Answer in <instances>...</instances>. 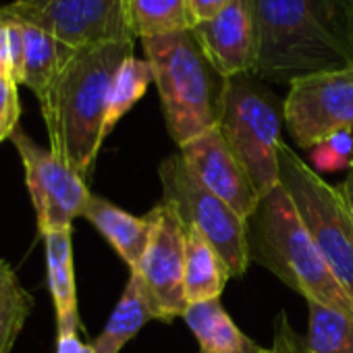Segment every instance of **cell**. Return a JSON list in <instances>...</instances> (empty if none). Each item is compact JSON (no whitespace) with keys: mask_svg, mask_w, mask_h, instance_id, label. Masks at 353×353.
Masks as SVG:
<instances>
[{"mask_svg":"<svg viewBox=\"0 0 353 353\" xmlns=\"http://www.w3.org/2000/svg\"><path fill=\"white\" fill-rule=\"evenodd\" d=\"M7 23V50H9V69L11 77L21 83L23 77V59H26V42H23V28L19 21L3 19Z\"/></svg>","mask_w":353,"mask_h":353,"instance_id":"4316f807","label":"cell"},{"mask_svg":"<svg viewBox=\"0 0 353 353\" xmlns=\"http://www.w3.org/2000/svg\"><path fill=\"white\" fill-rule=\"evenodd\" d=\"M192 34L223 79L254 73L258 40L250 0H233L212 19L198 21Z\"/></svg>","mask_w":353,"mask_h":353,"instance_id":"4fadbf2b","label":"cell"},{"mask_svg":"<svg viewBox=\"0 0 353 353\" xmlns=\"http://www.w3.org/2000/svg\"><path fill=\"white\" fill-rule=\"evenodd\" d=\"M0 77H11L9 50H7V23L0 19Z\"/></svg>","mask_w":353,"mask_h":353,"instance_id":"f546056e","label":"cell"},{"mask_svg":"<svg viewBox=\"0 0 353 353\" xmlns=\"http://www.w3.org/2000/svg\"><path fill=\"white\" fill-rule=\"evenodd\" d=\"M283 110L291 137L303 150L336 131L353 129V65L295 79Z\"/></svg>","mask_w":353,"mask_h":353,"instance_id":"30bf717a","label":"cell"},{"mask_svg":"<svg viewBox=\"0 0 353 353\" xmlns=\"http://www.w3.org/2000/svg\"><path fill=\"white\" fill-rule=\"evenodd\" d=\"M310 328L305 353H353V318L328 305L307 301Z\"/></svg>","mask_w":353,"mask_h":353,"instance_id":"7402d4cb","label":"cell"},{"mask_svg":"<svg viewBox=\"0 0 353 353\" xmlns=\"http://www.w3.org/2000/svg\"><path fill=\"white\" fill-rule=\"evenodd\" d=\"M158 174L164 200L174 202L185 223L200 229L212 241L227 262L231 276H241L250 264L248 221L196 179L181 154L168 156L160 164Z\"/></svg>","mask_w":353,"mask_h":353,"instance_id":"52a82bcc","label":"cell"},{"mask_svg":"<svg viewBox=\"0 0 353 353\" xmlns=\"http://www.w3.org/2000/svg\"><path fill=\"white\" fill-rule=\"evenodd\" d=\"M83 219L98 229V233L114 248V252L131 270L139 266L154 225L150 212L145 216H135L114 206L112 202L92 194L83 210Z\"/></svg>","mask_w":353,"mask_h":353,"instance_id":"5bb4252c","label":"cell"},{"mask_svg":"<svg viewBox=\"0 0 353 353\" xmlns=\"http://www.w3.org/2000/svg\"><path fill=\"white\" fill-rule=\"evenodd\" d=\"M260 81L295 79L353 65V0H250Z\"/></svg>","mask_w":353,"mask_h":353,"instance_id":"6da1fadb","label":"cell"},{"mask_svg":"<svg viewBox=\"0 0 353 353\" xmlns=\"http://www.w3.org/2000/svg\"><path fill=\"white\" fill-rule=\"evenodd\" d=\"M250 260L262 264L305 297L353 318V299L336 281L283 185L260 198L248 219Z\"/></svg>","mask_w":353,"mask_h":353,"instance_id":"3957f363","label":"cell"},{"mask_svg":"<svg viewBox=\"0 0 353 353\" xmlns=\"http://www.w3.org/2000/svg\"><path fill=\"white\" fill-rule=\"evenodd\" d=\"M11 141L23 162L26 185L34 202L40 235L44 237L52 231L71 229L73 221L83 216L92 198L85 176L59 158L50 148L36 143L21 127L11 135Z\"/></svg>","mask_w":353,"mask_h":353,"instance_id":"9c48e42d","label":"cell"},{"mask_svg":"<svg viewBox=\"0 0 353 353\" xmlns=\"http://www.w3.org/2000/svg\"><path fill=\"white\" fill-rule=\"evenodd\" d=\"M158 320L154 301L143 285L137 270H131L129 281L119 297L106 326L94 339L92 347L96 353H121L123 347L150 322Z\"/></svg>","mask_w":353,"mask_h":353,"instance_id":"e0dca14e","label":"cell"},{"mask_svg":"<svg viewBox=\"0 0 353 353\" xmlns=\"http://www.w3.org/2000/svg\"><path fill=\"white\" fill-rule=\"evenodd\" d=\"M339 190L343 192V196H345V200H347V204L351 208V214H353V162L349 166V172L345 176V181L339 185Z\"/></svg>","mask_w":353,"mask_h":353,"instance_id":"4dcf8cb0","label":"cell"},{"mask_svg":"<svg viewBox=\"0 0 353 353\" xmlns=\"http://www.w3.org/2000/svg\"><path fill=\"white\" fill-rule=\"evenodd\" d=\"M233 0H190V7L194 11L196 21H206L219 15L227 5H231Z\"/></svg>","mask_w":353,"mask_h":353,"instance_id":"f1b7e54d","label":"cell"},{"mask_svg":"<svg viewBox=\"0 0 353 353\" xmlns=\"http://www.w3.org/2000/svg\"><path fill=\"white\" fill-rule=\"evenodd\" d=\"M272 353H305V336L297 334L287 314L281 312L274 320V343Z\"/></svg>","mask_w":353,"mask_h":353,"instance_id":"484cf974","label":"cell"},{"mask_svg":"<svg viewBox=\"0 0 353 353\" xmlns=\"http://www.w3.org/2000/svg\"><path fill=\"white\" fill-rule=\"evenodd\" d=\"M17 81L13 77H0V143L5 139H11V135L19 127V94H17Z\"/></svg>","mask_w":353,"mask_h":353,"instance_id":"cb8c5ba5","label":"cell"},{"mask_svg":"<svg viewBox=\"0 0 353 353\" xmlns=\"http://www.w3.org/2000/svg\"><path fill=\"white\" fill-rule=\"evenodd\" d=\"M283 102L256 75L229 77L219 100L216 127L237 156L260 198L281 185V123Z\"/></svg>","mask_w":353,"mask_h":353,"instance_id":"5b68a950","label":"cell"},{"mask_svg":"<svg viewBox=\"0 0 353 353\" xmlns=\"http://www.w3.org/2000/svg\"><path fill=\"white\" fill-rule=\"evenodd\" d=\"M54 353H96L92 343H83L77 332H57V351Z\"/></svg>","mask_w":353,"mask_h":353,"instance_id":"83f0119b","label":"cell"},{"mask_svg":"<svg viewBox=\"0 0 353 353\" xmlns=\"http://www.w3.org/2000/svg\"><path fill=\"white\" fill-rule=\"evenodd\" d=\"M181 158L196 179L227 202L243 221L254 214L260 196L216 125L183 143Z\"/></svg>","mask_w":353,"mask_h":353,"instance_id":"7c38bea8","label":"cell"},{"mask_svg":"<svg viewBox=\"0 0 353 353\" xmlns=\"http://www.w3.org/2000/svg\"><path fill=\"white\" fill-rule=\"evenodd\" d=\"M125 19L133 40L192 32L198 23L190 0H125Z\"/></svg>","mask_w":353,"mask_h":353,"instance_id":"d6986e66","label":"cell"},{"mask_svg":"<svg viewBox=\"0 0 353 353\" xmlns=\"http://www.w3.org/2000/svg\"><path fill=\"white\" fill-rule=\"evenodd\" d=\"M46 272L48 289L57 314V332H77L79 310H77V289L73 270V243L71 229H61L46 233Z\"/></svg>","mask_w":353,"mask_h":353,"instance_id":"2e32d148","label":"cell"},{"mask_svg":"<svg viewBox=\"0 0 353 353\" xmlns=\"http://www.w3.org/2000/svg\"><path fill=\"white\" fill-rule=\"evenodd\" d=\"M34 299H28L0 316V353H11L26 320L30 318Z\"/></svg>","mask_w":353,"mask_h":353,"instance_id":"d4e9b609","label":"cell"},{"mask_svg":"<svg viewBox=\"0 0 353 353\" xmlns=\"http://www.w3.org/2000/svg\"><path fill=\"white\" fill-rule=\"evenodd\" d=\"M154 81L152 67L145 59H137L135 54L127 57L114 73L110 94H108V108L104 121V137L112 133L117 123L143 98L148 85Z\"/></svg>","mask_w":353,"mask_h":353,"instance_id":"44dd1931","label":"cell"},{"mask_svg":"<svg viewBox=\"0 0 353 353\" xmlns=\"http://www.w3.org/2000/svg\"><path fill=\"white\" fill-rule=\"evenodd\" d=\"M152 235L145 254L135 268L154 301L160 322L183 318L185 299V252L188 223L174 202L162 200L152 212Z\"/></svg>","mask_w":353,"mask_h":353,"instance_id":"8fae6325","label":"cell"},{"mask_svg":"<svg viewBox=\"0 0 353 353\" xmlns=\"http://www.w3.org/2000/svg\"><path fill=\"white\" fill-rule=\"evenodd\" d=\"M279 166L281 185L291 196L301 223L353 299V214L343 192L324 181L285 141L279 148Z\"/></svg>","mask_w":353,"mask_h":353,"instance_id":"8992f818","label":"cell"},{"mask_svg":"<svg viewBox=\"0 0 353 353\" xmlns=\"http://www.w3.org/2000/svg\"><path fill=\"white\" fill-rule=\"evenodd\" d=\"M183 320L198 341V353H272L233 322L221 299L188 305Z\"/></svg>","mask_w":353,"mask_h":353,"instance_id":"9a60e30c","label":"cell"},{"mask_svg":"<svg viewBox=\"0 0 353 353\" xmlns=\"http://www.w3.org/2000/svg\"><path fill=\"white\" fill-rule=\"evenodd\" d=\"M135 40L73 48L48 92L38 100L50 150L85 179L104 143L108 94L121 63L133 54Z\"/></svg>","mask_w":353,"mask_h":353,"instance_id":"7a4b0ae2","label":"cell"},{"mask_svg":"<svg viewBox=\"0 0 353 353\" xmlns=\"http://www.w3.org/2000/svg\"><path fill=\"white\" fill-rule=\"evenodd\" d=\"M231 270L212 241L194 225H188V252H185V299L200 303L221 299Z\"/></svg>","mask_w":353,"mask_h":353,"instance_id":"ac0fdd59","label":"cell"},{"mask_svg":"<svg viewBox=\"0 0 353 353\" xmlns=\"http://www.w3.org/2000/svg\"><path fill=\"white\" fill-rule=\"evenodd\" d=\"M0 19L40 28L69 48L133 40L125 0H15L0 7Z\"/></svg>","mask_w":353,"mask_h":353,"instance_id":"ba28073f","label":"cell"},{"mask_svg":"<svg viewBox=\"0 0 353 353\" xmlns=\"http://www.w3.org/2000/svg\"><path fill=\"white\" fill-rule=\"evenodd\" d=\"M141 44L160 94L166 129L181 148L216 125L225 79L208 63L192 32L143 38Z\"/></svg>","mask_w":353,"mask_h":353,"instance_id":"277c9868","label":"cell"},{"mask_svg":"<svg viewBox=\"0 0 353 353\" xmlns=\"http://www.w3.org/2000/svg\"><path fill=\"white\" fill-rule=\"evenodd\" d=\"M310 162L314 164L316 172H334V170H349L353 162V129L336 131L316 143L310 150Z\"/></svg>","mask_w":353,"mask_h":353,"instance_id":"603a6c76","label":"cell"},{"mask_svg":"<svg viewBox=\"0 0 353 353\" xmlns=\"http://www.w3.org/2000/svg\"><path fill=\"white\" fill-rule=\"evenodd\" d=\"M23 28V42H26V59H23V77L21 83L28 85L36 98L40 100L48 88L52 85L54 77L59 75L61 67L73 52L67 44L50 36L48 32L21 23Z\"/></svg>","mask_w":353,"mask_h":353,"instance_id":"ffe728a7","label":"cell"}]
</instances>
